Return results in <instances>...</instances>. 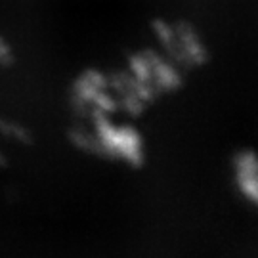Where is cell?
<instances>
[{
    "label": "cell",
    "mask_w": 258,
    "mask_h": 258,
    "mask_svg": "<svg viewBox=\"0 0 258 258\" xmlns=\"http://www.w3.org/2000/svg\"><path fill=\"white\" fill-rule=\"evenodd\" d=\"M98 144L126 161L142 159V144L138 136L128 128H117L103 117L98 122Z\"/></svg>",
    "instance_id": "cell-1"
},
{
    "label": "cell",
    "mask_w": 258,
    "mask_h": 258,
    "mask_svg": "<svg viewBox=\"0 0 258 258\" xmlns=\"http://www.w3.org/2000/svg\"><path fill=\"white\" fill-rule=\"evenodd\" d=\"M235 176L243 194L258 201V159L254 155H241L235 163Z\"/></svg>",
    "instance_id": "cell-2"
}]
</instances>
